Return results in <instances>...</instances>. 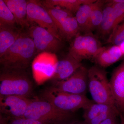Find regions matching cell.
<instances>
[{
  "instance_id": "obj_26",
  "label": "cell",
  "mask_w": 124,
  "mask_h": 124,
  "mask_svg": "<svg viewBox=\"0 0 124 124\" xmlns=\"http://www.w3.org/2000/svg\"><path fill=\"white\" fill-rule=\"evenodd\" d=\"M111 4L113 6L115 19L114 30L116 27L124 21V3Z\"/></svg>"
},
{
  "instance_id": "obj_15",
  "label": "cell",
  "mask_w": 124,
  "mask_h": 124,
  "mask_svg": "<svg viewBox=\"0 0 124 124\" xmlns=\"http://www.w3.org/2000/svg\"><path fill=\"white\" fill-rule=\"evenodd\" d=\"M14 16L16 23L23 28L28 27L27 18V1L25 0H4Z\"/></svg>"
},
{
  "instance_id": "obj_28",
  "label": "cell",
  "mask_w": 124,
  "mask_h": 124,
  "mask_svg": "<svg viewBox=\"0 0 124 124\" xmlns=\"http://www.w3.org/2000/svg\"><path fill=\"white\" fill-rule=\"evenodd\" d=\"M120 114L114 113L108 117L100 124H117V117L120 116Z\"/></svg>"
},
{
  "instance_id": "obj_17",
  "label": "cell",
  "mask_w": 124,
  "mask_h": 124,
  "mask_svg": "<svg viewBox=\"0 0 124 124\" xmlns=\"http://www.w3.org/2000/svg\"><path fill=\"white\" fill-rule=\"evenodd\" d=\"M95 0H45L42 1L45 8L55 7H62L71 13H76L81 5L93 3Z\"/></svg>"
},
{
  "instance_id": "obj_5",
  "label": "cell",
  "mask_w": 124,
  "mask_h": 124,
  "mask_svg": "<svg viewBox=\"0 0 124 124\" xmlns=\"http://www.w3.org/2000/svg\"><path fill=\"white\" fill-rule=\"evenodd\" d=\"M45 100L60 110L71 112L80 108L85 109L94 102L85 95L61 92L54 87L46 89L42 93Z\"/></svg>"
},
{
  "instance_id": "obj_24",
  "label": "cell",
  "mask_w": 124,
  "mask_h": 124,
  "mask_svg": "<svg viewBox=\"0 0 124 124\" xmlns=\"http://www.w3.org/2000/svg\"><path fill=\"white\" fill-rule=\"evenodd\" d=\"M45 8L51 16L57 28L59 25L63 20L67 18L73 16L70 11L60 7Z\"/></svg>"
},
{
  "instance_id": "obj_11",
  "label": "cell",
  "mask_w": 124,
  "mask_h": 124,
  "mask_svg": "<svg viewBox=\"0 0 124 124\" xmlns=\"http://www.w3.org/2000/svg\"><path fill=\"white\" fill-rule=\"evenodd\" d=\"M30 101L17 95L0 96V113L10 118L23 117Z\"/></svg>"
},
{
  "instance_id": "obj_25",
  "label": "cell",
  "mask_w": 124,
  "mask_h": 124,
  "mask_svg": "<svg viewBox=\"0 0 124 124\" xmlns=\"http://www.w3.org/2000/svg\"><path fill=\"white\" fill-rule=\"evenodd\" d=\"M108 43L120 46L124 43V21L116 27L110 35Z\"/></svg>"
},
{
  "instance_id": "obj_3",
  "label": "cell",
  "mask_w": 124,
  "mask_h": 124,
  "mask_svg": "<svg viewBox=\"0 0 124 124\" xmlns=\"http://www.w3.org/2000/svg\"><path fill=\"white\" fill-rule=\"evenodd\" d=\"M33 88L31 81L22 70L4 69L0 75V96L27 98Z\"/></svg>"
},
{
  "instance_id": "obj_10",
  "label": "cell",
  "mask_w": 124,
  "mask_h": 124,
  "mask_svg": "<svg viewBox=\"0 0 124 124\" xmlns=\"http://www.w3.org/2000/svg\"><path fill=\"white\" fill-rule=\"evenodd\" d=\"M27 18L28 22L36 23L39 26L47 29L56 37L62 39L57 27L39 1L32 0L27 1Z\"/></svg>"
},
{
  "instance_id": "obj_30",
  "label": "cell",
  "mask_w": 124,
  "mask_h": 124,
  "mask_svg": "<svg viewBox=\"0 0 124 124\" xmlns=\"http://www.w3.org/2000/svg\"><path fill=\"white\" fill-rule=\"evenodd\" d=\"M119 46H120V47L121 48L123 54H124V43L122 44V45H121Z\"/></svg>"
},
{
  "instance_id": "obj_20",
  "label": "cell",
  "mask_w": 124,
  "mask_h": 124,
  "mask_svg": "<svg viewBox=\"0 0 124 124\" xmlns=\"http://www.w3.org/2000/svg\"><path fill=\"white\" fill-rule=\"evenodd\" d=\"M61 38L67 40L76 37L80 31L79 27L75 17L73 16L67 18L58 27Z\"/></svg>"
},
{
  "instance_id": "obj_12",
  "label": "cell",
  "mask_w": 124,
  "mask_h": 124,
  "mask_svg": "<svg viewBox=\"0 0 124 124\" xmlns=\"http://www.w3.org/2000/svg\"><path fill=\"white\" fill-rule=\"evenodd\" d=\"M109 82L116 107L124 114V60L113 71Z\"/></svg>"
},
{
  "instance_id": "obj_7",
  "label": "cell",
  "mask_w": 124,
  "mask_h": 124,
  "mask_svg": "<svg viewBox=\"0 0 124 124\" xmlns=\"http://www.w3.org/2000/svg\"><path fill=\"white\" fill-rule=\"evenodd\" d=\"M29 36L33 40L36 49L39 52L54 53L62 46V39L54 35L45 28L39 26L31 27Z\"/></svg>"
},
{
  "instance_id": "obj_31",
  "label": "cell",
  "mask_w": 124,
  "mask_h": 124,
  "mask_svg": "<svg viewBox=\"0 0 124 124\" xmlns=\"http://www.w3.org/2000/svg\"><path fill=\"white\" fill-rule=\"evenodd\" d=\"M86 124L84 121V122H81V123H72V124Z\"/></svg>"
},
{
  "instance_id": "obj_29",
  "label": "cell",
  "mask_w": 124,
  "mask_h": 124,
  "mask_svg": "<svg viewBox=\"0 0 124 124\" xmlns=\"http://www.w3.org/2000/svg\"><path fill=\"white\" fill-rule=\"evenodd\" d=\"M120 117L121 120V124H124V114H120Z\"/></svg>"
},
{
  "instance_id": "obj_18",
  "label": "cell",
  "mask_w": 124,
  "mask_h": 124,
  "mask_svg": "<svg viewBox=\"0 0 124 124\" xmlns=\"http://www.w3.org/2000/svg\"><path fill=\"white\" fill-rule=\"evenodd\" d=\"M103 12L102 17L98 31L103 36L111 34L115 27V19L113 6L111 3L106 1Z\"/></svg>"
},
{
  "instance_id": "obj_14",
  "label": "cell",
  "mask_w": 124,
  "mask_h": 124,
  "mask_svg": "<svg viewBox=\"0 0 124 124\" xmlns=\"http://www.w3.org/2000/svg\"><path fill=\"white\" fill-rule=\"evenodd\" d=\"M123 55L120 46L113 45L110 47H102L93 59L96 65L104 68L116 62Z\"/></svg>"
},
{
  "instance_id": "obj_8",
  "label": "cell",
  "mask_w": 124,
  "mask_h": 124,
  "mask_svg": "<svg viewBox=\"0 0 124 124\" xmlns=\"http://www.w3.org/2000/svg\"><path fill=\"white\" fill-rule=\"evenodd\" d=\"M88 70L81 66L67 79L55 82L54 87L61 92L85 95L88 89Z\"/></svg>"
},
{
  "instance_id": "obj_23",
  "label": "cell",
  "mask_w": 124,
  "mask_h": 124,
  "mask_svg": "<svg viewBox=\"0 0 124 124\" xmlns=\"http://www.w3.org/2000/svg\"><path fill=\"white\" fill-rule=\"evenodd\" d=\"M14 16L4 0H0V25L15 27Z\"/></svg>"
},
{
  "instance_id": "obj_2",
  "label": "cell",
  "mask_w": 124,
  "mask_h": 124,
  "mask_svg": "<svg viewBox=\"0 0 124 124\" xmlns=\"http://www.w3.org/2000/svg\"><path fill=\"white\" fill-rule=\"evenodd\" d=\"M72 117L71 112L60 110L46 100H30L24 117L45 124H66Z\"/></svg>"
},
{
  "instance_id": "obj_19",
  "label": "cell",
  "mask_w": 124,
  "mask_h": 124,
  "mask_svg": "<svg viewBox=\"0 0 124 124\" xmlns=\"http://www.w3.org/2000/svg\"><path fill=\"white\" fill-rule=\"evenodd\" d=\"M84 110L83 117L85 123L104 113L114 112H119L116 107L94 102L84 109Z\"/></svg>"
},
{
  "instance_id": "obj_9",
  "label": "cell",
  "mask_w": 124,
  "mask_h": 124,
  "mask_svg": "<svg viewBox=\"0 0 124 124\" xmlns=\"http://www.w3.org/2000/svg\"><path fill=\"white\" fill-rule=\"evenodd\" d=\"M58 61L54 53L42 52L38 54L32 63L33 76L36 80L40 83L53 78Z\"/></svg>"
},
{
  "instance_id": "obj_4",
  "label": "cell",
  "mask_w": 124,
  "mask_h": 124,
  "mask_svg": "<svg viewBox=\"0 0 124 124\" xmlns=\"http://www.w3.org/2000/svg\"><path fill=\"white\" fill-rule=\"evenodd\" d=\"M88 90L93 101L116 107L105 69L94 65L88 70Z\"/></svg>"
},
{
  "instance_id": "obj_6",
  "label": "cell",
  "mask_w": 124,
  "mask_h": 124,
  "mask_svg": "<svg viewBox=\"0 0 124 124\" xmlns=\"http://www.w3.org/2000/svg\"><path fill=\"white\" fill-rule=\"evenodd\" d=\"M102 47L101 43L92 33H85L76 36L70 47L69 53L74 57L82 61L93 58Z\"/></svg>"
},
{
  "instance_id": "obj_27",
  "label": "cell",
  "mask_w": 124,
  "mask_h": 124,
  "mask_svg": "<svg viewBox=\"0 0 124 124\" xmlns=\"http://www.w3.org/2000/svg\"><path fill=\"white\" fill-rule=\"evenodd\" d=\"M7 124H45L42 122L25 117L9 118Z\"/></svg>"
},
{
  "instance_id": "obj_1",
  "label": "cell",
  "mask_w": 124,
  "mask_h": 124,
  "mask_svg": "<svg viewBox=\"0 0 124 124\" xmlns=\"http://www.w3.org/2000/svg\"><path fill=\"white\" fill-rule=\"evenodd\" d=\"M36 50L32 39L21 33L14 44L0 57L1 65L6 70H23L29 65Z\"/></svg>"
},
{
  "instance_id": "obj_13",
  "label": "cell",
  "mask_w": 124,
  "mask_h": 124,
  "mask_svg": "<svg viewBox=\"0 0 124 124\" xmlns=\"http://www.w3.org/2000/svg\"><path fill=\"white\" fill-rule=\"evenodd\" d=\"M81 62L68 53L65 57L58 61L53 78L55 82L67 79L82 66Z\"/></svg>"
},
{
  "instance_id": "obj_21",
  "label": "cell",
  "mask_w": 124,
  "mask_h": 124,
  "mask_svg": "<svg viewBox=\"0 0 124 124\" xmlns=\"http://www.w3.org/2000/svg\"><path fill=\"white\" fill-rule=\"evenodd\" d=\"M106 2V1L99 0L94 2L91 10L86 33H91L95 29L98 28L101 22L103 8Z\"/></svg>"
},
{
  "instance_id": "obj_22",
  "label": "cell",
  "mask_w": 124,
  "mask_h": 124,
  "mask_svg": "<svg viewBox=\"0 0 124 124\" xmlns=\"http://www.w3.org/2000/svg\"><path fill=\"white\" fill-rule=\"evenodd\" d=\"M94 2L81 5L76 13L75 17L79 27L80 31L85 33H87L90 14Z\"/></svg>"
},
{
  "instance_id": "obj_16",
  "label": "cell",
  "mask_w": 124,
  "mask_h": 124,
  "mask_svg": "<svg viewBox=\"0 0 124 124\" xmlns=\"http://www.w3.org/2000/svg\"><path fill=\"white\" fill-rule=\"evenodd\" d=\"M20 34L15 27L0 25V57L14 44Z\"/></svg>"
}]
</instances>
